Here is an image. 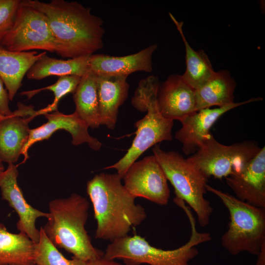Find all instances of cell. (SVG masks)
I'll use <instances>...</instances> for the list:
<instances>
[{"label":"cell","mask_w":265,"mask_h":265,"mask_svg":"<svg viewBox=\"0 0 265 265\" xmlns=\"http://www.w3.org/2000/svg\"><path fill=\"white\" fill-rule=\"evenodd\" d=\"M21 0H0V44L11 28Z\"/></svg>","instance_id":"obj_27"},{"label":"cell","mask_w":265,"mask_h":265,"mask_svg":"<svg viewBox=\"0 0 265 265\" xmlns=\"http://www.w3.org/2000/svg\"><path fill=\"white\" fill-rule=\"evenodd\" d=\"M90 56L63 60L50 57L46 53L31 66L26 76L27 79L34 80H40L52 76L82 77L89 70Z\"/></svg>","instance_id":"obj_23"},{"label":"cell","mask_w":265,"mask_h":265,"mask_svg":"<svg viewBox=\"0 0 265 265\" xmlns=\"http://www.w3.org/2000/svg\"><path fill=\"white\" fill-rule=\"evenodd\" d=\"M9 101L8 92L4 88L3 82L0 78V115L8 116L12 113L9 107Z\"/></svg>","instance_id":"obj_28"},{"label":"cell","mask_w":265,"mask_h":265,"mask_svg":"<svg viewBox=\"0 0 265 265\" xmlns=\"http://www.w3.org/2000/svg\"><path fill=\"white\" fill-rule=\"evenodd\" d=\"M261 148L257 142L251 140L225 145L211 133L186 159L207 178L212 176L220 179L240 172Z\"/></svg>","instance_id":"obj_8"},{"label":"cell","mask_w":265,"mask_h":265,"mask_svg":"<svg viewBox=\"0 0 265 265\" xmlns=\"http://www.w3.org/2000/svg\"><path fill=\"white\" fill-rule=\"evenodd\" d=\"M236 198L254 206L265 208V148L239 173L225 178Z\"/></svg>","instance_id":"obj_15"},{"label":"cell","mask_w":265,"mask_h":265,"mask_svg":"<svg viewBox=\"0 0 265 265\" xmlns=\"http://www.w3.org/2000/svg\"><path fill=\"white\" fill-rule=\"evenodd\" d=\"M262 100L260 97L252 98L221 107L195 111L180 121L182 127L176 132L175 137L182 144V150L186 155L193 154L210 136V129L221 116L236 107Z\"/></svg>","instance_id":"obj_14"},{"label":"cell","mask_w":265,"mask_h":265,"mask_svg":"<svg viewBox=\"0 0 265 265\" xmlns=\"http://www.w3.org/2000/svg\"><path fill=\"white\" fill-rule=\"evenodd\" d=\"M153 155L175 190L176 197L188 204L202 227L210 222L213 209L204 195L208 179L179 153L166 152L159 145L154 146Z\"/></svg>","instance_id":"obj_7"},{"label":"cell","mask_w":265,"mask_h":265,"mask_svg":"<svg viewBox=\"0 0 265 265\" xmlns=\"http://www.w3.org/2000/svg\"><path fill=\"white\" fill-rule=\"evenodd\" d=\"M81 77L76 75H67L59 77L57 80L49 86L34 90L23 91L22 95L26 96L28 99L43 90H50L53 93L54 100L52 104L46 107L39 109L41 115L57 110L59 101L69 93L73 94L80 82Z\"/></svg>","instance_id":"obj_26"},{"label":"cell","mask_w":265,"mask_h":265,"mask_svg":"<svg viewBox=\"0 0 265 265\" xmlns=\"http://www.w3.org/2000/svg\"><path fill=\"white\" fill-rule=\"evenodd\" d=\"M18 175L17 165L13 163L8 164L7 168L0 174L1 198L7 201L18 214L17 230L37 243L40 238V230L36 227V220L40 217L47 218L48 212L38 210L26 202L18 184Z\"/></svg>","instance_id":"obj_12"},{"label":"cell","mask_w":265,"mask_h":265,"mask_svg":"<svg viewBox=\"0 0 265 265\" xmlns=\"http://www.w3.org/2000/svg\"><path fill=\"white\" fill-rule=\"evenodd\" d=\"M18 107L10 115H0V159L8 164L18 160L29 136L28 123L41 115L31 106L19 103Z\"/></svg>","instance_id":"obj_13"},{"label":"cell","mask_w":265,"mask_h":265,"mask_svg":"<svg viewBox=\"0 0 265 265\" xmlns=\"http://www.w3.org/2000/svg\"><path fill=\"white\" fill-rule=\"evenodd\" d=\"M2 161L0 159V174L4 170V166Z\"/></svg>","instance_id":"obj_30"},{"label":"cell","mask_w":265,"mask_h":265,"mask_svg":"<svg viewBox=\"0 0 265 265\" xmlns=\"http://www.w3.org/2000/svg\"><path fill=\"white\" fill-rule=\"evenodd\" d=\"M127 76L96 75L100 125L114 130L118 110L129 94Z\"/></svg>","instance_id":"obj_18"},{"label":"cell","mask_w":265,"mask_h":265,"mask_svg":"<svg viewBox=\"0 0 265 265\" xmlns=\"http://www.w3.org/2000/svg\"><path fill=\"white\" fill-rule=\"evenodd\" d=\"M32 265H36V264Z\"/></svg>","instance_id":"obj_31"},{"label":"cell","mask_w":265,"mask_h":265,"mask_svg":"<svg viewBox=\"0 0 265 265\" xmlns=\"http://www.w3.org/2000/svg\"><path fill=\"white\" fill-rule=\"evenodd\" d=\"M158 87L151 84L140 87L132 99L137 110L147 112L145 116L134 124L135 136L124 156L115 163L104 169H114L122 178L126 171L147 150L163 141L172 139L174 122L160 114L157 106Z\"/></svg>","instance_id":"obj_6"},{"label":"cell","mask_w":265,"mask_h":265,"mask_svg":"<svg viewBox=\"0 0 265 265\" xmlns=\"http://www.w3.org/2000/svg\"><path fill=\"white\" fill-rule=\"evenodd\" d=\"M44 115L47 119V122L37 128L30 129L28 139L22 153L24 157V162L28 159V151L32 145L36 142L48 139L59 130H65L70 133L72 143L75 146L86 143L95 151L101 149L102 143L89 134L88 126L75 112L65 114L57 110Z\"/></svg>","instance_id":"obj_11"},{"label":"cell","mask_w":265,"mask_h":265,"mask_svg":"<svg viewBox=\"0 0 265 265\" xmlns=\"http://www.w3.org/2000/svg\"><path fill=\"white\" fill-rule=\"evenodd\" d=\"M85 265H123L114 261L104 258L103 256L85 262Z\"/></svg>","instance_id":"obj_29"},{"label":"cell","mask_w":265,"mask_h":265,"mask_svg":"<svg viewBox=\"0 0 265 265\" xmlns=\"http://www.w3.org/2000/svg\"><path fill=\"white\" fill-rule=\"evenodd\" d=\"M183 41L186 51V70L181 75L183 80L194 90L198 89L214 74L212 63L203 50L195 51L187 42L183 30V22L169 13Z\"/></svg>","instance_id":"obj_22"},{"label":"cell","mask_w":265,"mask_h":265,"mask_svg":"<svg viewBox=\"0 0 265 265\" xmlns=\"http://www.w3.org/2000/svg\"><path fill=\"white\" fill-rule=\"evenodd\" d=\"M73 94L75 112L89 127L98 128L100 124L96 74L89 70L81 77Z\"/></svg>","instance_id":"obj_24"},{"label":"cell","mask_w":265,"mask_h":265,"mask_svg":"<svg viewBox=\"0 0 265 265\" xmlns=\"http://www.w3.org/2000/svg\"><path fill=\"white\" fill-rule=\"evenodd\" d=\"M40 238L36 243L34 261L36 265H85V262L75 257L66 258L51 241L44 232L40 229Z\"/></svg>","instance_id":"obj_25"},{"label":"cell","mask_w":265,"mask_h":265,"mask_svg":"<svg viewBox=\"0 0 265 265\" xmlns=\"http://www.w3.org/2000/svg\"><path fill=\"white\" fill-rule=\"evenodd\" d=\"M183 210L189 218L191 235L183 246L173 250H163L150 245L139 235H127L115 239L107 246L103 257L107 259H121L126 265H190L189 262L198 254L197 245L212 239L208 233H199L195 218L187 207Z\"/></svg>","instance_id":"obj_4"},{"label":"cell","mask_w":265,"mask_h":265,"mask_svg":"<svg viewBox=\"0 0 265 265\" xmlns=\"http://www.w3.org/2000/svg\"><path fill=\"white\" fill-rule=\"evenodd\" d=\"M205 186L221 200L230 214L228 229L221 237L222 246L233 255L247 252L258 256L265 245V208L254 206L208 184Z\"/></svg>","instance_id":"obj_5"},{"label":"cell","mask_w":265,"mask_h":265,"mask_svg":"<svg viewBox=\"0 0 265 265\" xmlns=\"http://www.w3.org/2000/svg\"><path fill=\"white\" fill-rule=\"evenodd\" d=\"M117 174L101 173L86 185L97 222L96 238L109 240L128 235L146 218L145 209L135 203Z\"/></svg>","instance_id":"obj_2"},{"label":"cell","mask_w":265,"mask_h":265,"mask_svg":"<svg viewBox=\"0 0 265 265\" xmlns=\"http://www.w3.org/2000/svg\"><path fill=\"white\" fill-rule=\"evenodd\" d=\"M157 103L162 116L173 121H180L196 111L195 90L177 74L169 76L160 84Z\"/></svg>","instance_id":"obj_16"},{"label":"cell","mask_w":265,"mask_h":265,"mask_svg":"<svg viewBox=\"0 0 265 265\" xmlns=\"http://www.w3.org/2000/svg\"><path fill=\"white\" fill-rule=\"evenodd\" d=\"M47 52H16L0 45V78L12 101L22 85L24 77L31 66Z\"/></svg>","instance_id":"obj_19"},{"label":"cell","mask_w":265,"mask_h":265,"mask_svg":"<svg viewBox=\"0 0 265 265\" xmlns=\"http://www.w3.org/2000/svg\"><path fill=\"white\" fill-rule=\"evenodd\" d=\"M89 203L76 193L52 200L49 203L47 222L42 227L51 241L73 257L85 262L103 256L95 247L85 229Z\"/></svg>","instance_id":"obj_3"},{"label":"cell","mask_w":265,"mask_h":265,"mask_svg":"<svg viewBox=\"0 0 265 265\" xmlns=\"http://www.w3.org/2000/svg\"><path fill=\"white\" fill-rule=\"evenodd\" d=\"M36 243L27 235L9 232L0 223V265H32Z\"/></svg>","instance_id":"obj_21"},{"label":"cell","mask_w":265,"mask_h":265,"mask_svg":"<svg viewBox=\"0 0 265 265\" xmlns=\"http://www.w3.org/2000/svg\"><path fill=\"white\" fill-rule=\"evenodd\" d=\"M122 179L126 188L135 198L142 197L162 206L167 204L170 197L167 179L154 155L134 162Z\"/></svg>","instance_id":"obj_10"},{"label":"cell","mask_w":265,"mask_h":265,"mask_svg":"<svg viewBox=\"0 0 265 265\" xmlns=\"http://www.w3.org/2000/svg\"><path fill=\"white\" fill-rule=\"evenodd\" d=\"M0 45L16 52L39 50L55 53L57 48L46 15L22 0L12 26Z\"/></svg>","instance_id":"obj_9"},{"label":"cell","mask_w":265,"mask_h":265,"mask_svg":"<svg viewBox=\"0 0 265 265\" xmlns=\"http://www.w3.org/2000/svg\"><path fill=\"white\" fill-rule=\"evenodd\" d=\"M22 2L46 15L56 43L55 53L61 57L90 56L103 47V21L92 14L90 7L64 0Z\"/></svg>","instance_id":"obj_1"},{"label":"cell","mask_w":265,"mask_h":265,"mask_svg":"<svg viewBox=\"0 0 265 265\" xmlns=\"http://www.w3.org/2000/svg\"><path fill=\"white\" fill-rule=\"evenodd\" d=\"M236 86V81L228 70L215 72L207 81L195 90L196 111L234 103V93Z\"/></svg>","instance_id":"obj_20"},{"label":"cell","mask_w":265,"mask_h":265,"mask_svg":"<svg viewBox=\"0 0 265 265\" xmlns=\"http://www.w3.org/2000/svg\"><path fill=\"white\" fill-rule=\"evenodd\" d=\"M157 44L151 45L139 52L123 56L93 54L90 56L89 70L98 75L128 77L137 71L153 70L152 56Z\"/></svg>","instance_id":"obj_17"},{"label":"cell","mask_w":265,"mask_h":265,"mask_svg":"<svg viewBox=\"0 0 265 265\" xmlns=\"http://www.w3.org/2000/svg\"></svg>","instance_id":"obj_32"}]
</instances>
